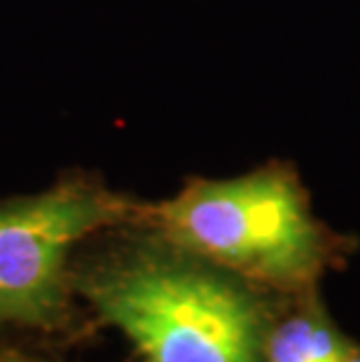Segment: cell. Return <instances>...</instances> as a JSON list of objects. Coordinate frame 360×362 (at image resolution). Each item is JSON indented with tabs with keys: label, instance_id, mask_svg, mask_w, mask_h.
Listing matches in <instances>:
<instances>
[{
	"label": "cell",
	"instance_id": "6da1fadb",
	"mask_svg": "<svg viewBox=\"0 0 360 362\" xmlns=\"http://www.w3.org/2000/svg\"><path fill=\"white\" fill-rule=\"evenodd\" d=\"M80 290L141 362H265L272 318L257 292L171 243L101 262Z\"/></svg>",
	"mask_w": 360,
	"mask_h": 362
},
{
	"label": "cell",
	"instance_id": "7a4b0ae2",
	"mask_svg": "<svg viewBox=\"0 0 360 362\" xmlns=\"http://www.w3.org/2000/svg\"><path fill=\"white\" fill-rule=\"evenodd\" d=\"M166 243L243 281L302 292L335 257L300 178L269 164L241 178L190 182L150 211Z\"/></svg>",
	"mask_w": 360,
	"mask_h": 362
},
{
	"label": "cell",
	"instance_id": "3957f363",
	"mask_svg": "<svg viewBox=\"0 0 360 362\" xmlns=\"http://www.w3.org/2000/svg\"><path fill=\"white\" fill-rule=\"evenodd\" d=\"M132 211L124 199L80 182L0 206V322L54 327L64 320L73 245Z\"/></svg>",
	"mask_w": 360,
	"mask_h": 362
},
{
	"label": "cell",
	"instance_id": "277c9868",
	"mask_svg": "<svg viewBox=\"0 0 360 362\" xmlns=\"http://www.w3.org/2000/svg\"><path fill=\"white\" fill-rule=\"evenodd\" d=\"M349 346L318 309H300L269 327L265 362H344Z\"/></svg>",
	"mask_w": 360,
	"mask_h": 362
},
{
	"label": "cell",
	"instance_id": "5b68a950",
	"mask_svg": "<svg viewBox=\"0 0 360 362\" xmlns=\"http://www.w3.org/2000/svg\"><path fill=\"white\" fill-rule=\"evenodd\" d=\"M344 362H360V353H358V351H354V349H349L347 360H344Z\"/></svg>",
	"mask_w": 360,
	"mask_h": 362
},
{
	"label": "cell",
	"instance_id": "8992f818",
	"mask_svg": "<svg viewBox=\"0 0 360 362\" xmlns=\"http://www.w3.org/2000/svg\"><path fill=\"white\" fill-rule=\"evenodd\" d=\"M19 362H21V360H19Z\"/></svg>",
	"mask_w": 360,
	"mask_h": 362
}]
</instances>
